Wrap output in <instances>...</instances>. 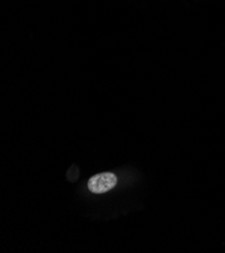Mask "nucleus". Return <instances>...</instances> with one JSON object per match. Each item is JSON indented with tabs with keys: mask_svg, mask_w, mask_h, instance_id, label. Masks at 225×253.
<instances>
[{
	"mask_svg": "<svg viewBox=\"0 0 225 253\" xmlns=\"http://www.w3.org/2000/svg\"><path fill=\"white\" fill-rule=\"evenodd\" d=\"M117 179L115 174L111 172H103L98 173L89 180L88 188L92 193L102 194L111 189H113L116 185Z\"/></svg>",
	"mask_w": 225,
	"mask_h": 253,
	"instance_id": "f257e3e1",
	"label": "nucleus"
}]
</instances>
